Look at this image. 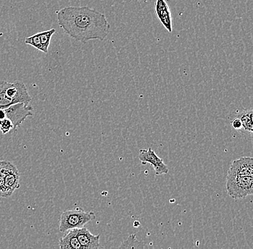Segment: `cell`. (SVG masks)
I'll list each match as a JSON object with an SVG mask.
<instances>
[{"label": "cell", "mask_w": 253, "mask_h": 249, "mask_svg": "<svg viewBox=\"0 0 253 249\" xmlns=\"http://www.w3.org/2000/svg\"><path fill=\"white\" fill-rule=\"evenodd\" d=\"M60 28L71 38L86 43L104 40L110 34V25L104 14L86 7H68L57 11Z\"/></svg>", "instance_id": "obj_1"}, {"label": "cell", "mask_w": 253, "mask_h": 249, "mask_svg": "<svg viewBox=\"0 0 253 249\" xmlns=\"http://www.w3.org/2000/svg\"><path fill=\"white\" fill-rule=\"evenodd\" d=\"M120 249H144L146 248L145 243L137 239L135 234L129 235L126 241L122 243Z\"/></svg>", "instance_id": "obj_13"}, {"label": "cell", "mask_w": 253, "mask_h": 249, "mask_svg": "<svg viewBox=\"0 0 253 249\" xmlns=\"http://www.w3.org/2000/svg\"><path fill=\"white\" fill-rule=\"evenodd\" d=\"M155 12L161 24L164 25V28L169 33H171L173 19H172L171 12L166 0H156Z\"/></svg>", "instance_id": "obj_8"}, {"label": "cell", "mask_w": 253, "mask_h": 249, "mask_svg": "<svg viewBox=\"0 0 253 249\" xmlns=\"http://www.w3.org/2000/svg\"><path fill=\"white\" fill-rule=\"evenodd\" d=\"M138 158L143 165L150 163L154 168L155 173L158 176L169 173V168L164 163V160L160 158L150 147L148 149H140Z\"/></svg>", "instance_id": "obj_5"}, {"label": "cell", "mask_w": 253, "mask_h": 249, "mask_svg": "<svg viewBox=\"0 0 253 249\" xmlns=\"http://www.w3.org/2000/svg\"><path fill=\"white\" fill-rule=\"evenodd\" d=\"M33 115V107L31 105L17 103L7 108L0 109V120L7 118L13 124L14 131L21 126L27 118Z\"/></svg>", "instance_id": "obj_4"}, {"label": "cell", "mask_w": 253, "mask_h": 249, "mask_svg": "<svg viewBox=\"0 0 253 249\" xmlns=\"http://www.w3.org/2000/svg\"><path fill=\"white\" fill-rule=\"evenodd\" d=\"M11 131H14L13 124L11 122V121L9 120L7 118L1 119L0 120V132L3 135H7Z\"/></svg>", "instance_id": "obj_17"}, {"label": "cell", "mask_w": 253, "mask_h": 249, "mask_svg": "<svg viewBox=\"0 0 253 249\" xmlns=\"http://www.w3.org/2000/svg\"><path fill=\"white\" fill-rule=\"evenodd\" d=\"M55 30L50 29L46 31H42V32L39 33L40 41H41V45L43 48L44 53H48L49 45L51 42L52 36L55 34Z\"/></svg>", "instance_id": "obj_14"}, {"label": "cell", "mask_w": 253, "mask_h": 249, "mask_svg": "<svg viewBox=\"0 0 253 249\" xmlns=\"http://www.w3.org/2000/svg\"><path fill=\"white\" fill-rule=\"evenodd\" d=\"M228 175L239 176H253V158L243 157L234 160L228 170Z\"/></svg>", "instance_id": "obj_6"}, {"label": "cell", "mask_w": 253, "mask_h": 249, "mask_svg": "<svg viewBox=\"0 0 253 249\" xmlns=\"http://www.w3.org/2000/svg\"><path fill=\"white\" fill-rule=\"evenodd\" d=\"M60 239L59 248L61 249H82L77 237V228L69 230Z\"/></svg>", "instance_id": "obj_10"}, {"label": "cell", "mask_w": 253, "mask_h": 249, "mask_svg": "<svg viewBox=\"0 0 253 249\" xmlns=\"http://www.w3.org/2000/svg\"><path fill=\"white\" fill-rule=\"evenodd\" d=\"M77 231L82 249H97L100 247V235H93L84 226L77 228Z\"/></svg>", "instance_id": "obj_9"}, {"label": "cell", "mask_w": 253, "mask_h": 249, "mask_svg": "<svg viewBox=\"0 0 253 249\" xmlns=\"http://www.w3.org/2000/svg\"><path fill=\"white\" fill-rule=\"evenodd\" d=\"M139 225H140V222L137 221V220H136V221L134 222V227H138Z\"/></svg>", "instance_id": "obj_19"}, {"label": "cell", "mask_w": 253, "mask_h": 249, "mask_svg": "<svg viewBox=\"0 0 253 249\" xmlns=\"http://www.w3.org/2000/svg\"><path fill=\"white\" fill-rule=\"evenodd\" d=\"M96 218L94 212H86L82 209L65 211L60 217V232H66L69 230L80 228Z\"/></svg>", "instance_id": "obj_2"}, {"label": "cell", "mask_w": 253, "mask_h": 249, "mask_svg": "<svg viewBox=\"0 0 253 249\" xmlns=\"http://www.w3.org/2000/svg\"><path fill=\"white\" fill-rule=\"evenodd\" d=\"M20 173L17 168L9 172L4 178V185L0 189V198H9L20 188Z\"/></svg>", "instance_id": "obj_7"}, {"label": "cell", "mask_w": 253, "mask_h": 249, "mask_svg": "<svg viewBox=\"0 0 253 249\" xmlns=\"http://www.w3.org/2000/svg\"><path fill=\"white\" fill-rule=\"evenodd\" d=\"M253 110H244L239 113L237 117L240 118L243 124V128L246 132L252 133L253 131Z\"/></svg>", "instance_id": "obj_12"}, {"label": "cell", "mask_w": 253, "mask_h": 249, "mask_svg": "<svg viewBox=\"0 0 253 249\" xmlns=\"http://www.w3.org/2000/svg\"><path fill=\"white\" fill-rule=\"evenodd\" d=\"M226 190L229 196L233 199H245L253 195V177L227 174Z\"/></svg>", "instance_id": "obj_3"}, {"label": "cell", "mask_w": 253, "mask_h": 249, "mask_svg": "<svg viewBox=\"0 0 253 249\" xmlns=\"http://www.w3.org/2000/svg\"><path fill=\"white\" fill-rule=\"evenodd\" d=\"M8 83L9 82L6 80H0V109L7 108L15 104L7 93Z\"/></svg>", "instance_id": "obj_11"}, {"label": "cell", "mask_w": 253, "mask_h": 249, "mask_svg": "<svg viewBox=\"0 0 253 249\" xmlns=\"http://www.w3.org/2000/svg\"><path fill=\"white\" fill-rule=\"evenodd\" d=\"M231 123H232V126L233 127V128L236 129V130H240V129L243 128V124H242V121L240 120V118H235Z\"/></svg>", "instance_id": "obj_18"}, {"label": "cell", "mask_w": 253, "mask_h": 249, "mask_svg": "<svg viewBox=\"0 0 253 249\" xmlns=\"http://www.w3.org/2000/svg\"><path fill=\"white\" fill-rule=\"evenodd\" d=\"M17 167L12 162L6 160H0V189L4 185V178L8 173Z\"/></svg>", "instance_id": "obj_15"}, {"label": "cell", "mask_w": 253, "mask_h": 249, "mask_svg": "<svg viewBox=\"0 0 253 249\" xmlns=\"http://www.w3.org/2000/svg\"><path fill=\"white\" fill-rule=\"evenodd\" d=\"M25 43L26 45H31L40 51L44 53L43 48H42V45H41V41H40L39 34L33 35V36H30V37H26L25 39Z\"/></svg>", "instance_id": "obj_16"}]
</instances>
